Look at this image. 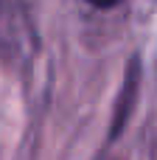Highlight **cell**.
<instances>
[{
    "label": "cell",
    "instance_id": "1",
    "mask_svg": "<svg viewBox=\"0 0 157 160\" xmlns=\"http://www.w3.org/2000/svg\"><path fill=\"white\" fill-rule=\"evenodd\" d=\"M87 3H93L96 8H112V6H118L121 0H87Z\"/></svg>",
    "mask_w": 157,
    "mask_h": 160
}]
</instances>
